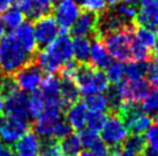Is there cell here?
<instances>
[{"mask_svg": "<svg viewBox=\"0 0 158 156\" xmlns=\"http://www.w3.org/2000/svg\"><path fill=\"white\" fill-rule=\"evenodd\" d=\"M40 156H64L60 149L59 143L56 140H45L42 143Z\"/></svg>", "mask_w": 158, "mask_h": 156, "instance_id": "37", "label": "cell"}, {"mask_svg": "<svg viewBox=\"0 0 158 156\" xmlns=\"http://www.w3.org/2000/svg\"><path fill=\"white\" fill-rule=\"evenodd\" d=\"M80 90L74 79L72 78H60V98L65 107L79 102Z\"/></svg>", "mask_w": 158, "mask_h": 156, "instance_id": "21", "label": "cell"}, {"mask_svg": "<svg viewBox=\"0 0 158 156\" xmlns=\"http://www.w3.org/2000/svg\"><path fill=\"white\" fill-rule=\"evenodd\" d=\"M115 12V13L118 14L120 18L125 20V21L127 22V23H134L136 18V15H137V9H136L135 6H133V5H129V4H118L115 7L112 8Z\"/></svg>", "mask_w": 158, "mask_h": 156, "instance_id": "31", "label": "cell"}, {"mask_svg": "<svg viewBox=\"0 0 158 156\" xmlns=\"http://www.w3.org/2000/svg\"><path fill=\"white\" fill-rule=\"evenodd\" d=\"M132 24H134V23H132ZM132 24L123 20L113 9L105 10L104 13L98 15V18H97L96 39H102L104 36L109 35V33L123 30Z\"/></svg>", "mask_w": 158, "mask_h": 156, "instance_id": "13", "label": "cell"}, {"mask_svg": "<svg viewBox=\"0 0 158 156\" xmlns=\"http://www.w3.org/2000/svg\"><path fill=\"white\" fill-rule=\"evenodd\" d=\"M14 80L19 90L26 93H34L40 88L43 80V70L35 62H29L14 75Z\"/></svg>", "mask_w": 158, "mask_h": 156, "instance_id": "8", "label": "cell"}, {"mask_svg": "<svg viewBox=\"0 0 158 156\" xmlns=\"http://www.w3.org/2000/svg\"><path fill=\"white\" fill-rule=\"evenodd\" d=\"M77 156H94V155H92L91 152H90V150H88V149H82Z\"/></svg>", "mask_w": 158, "mask_h": 156, "instance_id": "49", "label": "cell"}, {"mask_svg": "<svg viewBox=\"0 0 158 156\" xmlns=\"http://www.w3.org/2000/svg\"><path fill=\"white\" fill-rule=\"evenodd\" d=\"M5 32H6V28L4 26L2 22H1V20H0V40L5 37Z\"/></svg>", "mask_w": 158, "mask_h": 156, "instance_id": "48", "label": "cell"}, {"mask_svg": "<svg viewBox=\"0 0 158 156\" xmlns=\"http://www.w3.org/2000/svg\"><path fill=\"white\" fill-rule=\"evenodd\" d=\"M155 118H156V122H157V124H158V111H157V114L155 115Z\"/></svg>", "mask_w": 158, "mask_h": 156, "instance_id": "53", "label": "cell"}, {"mask_svg": "<svg viewBox=\"0 0 158 156\" xmlns=\"http://www.w3.org/2000/svg\"><path fill=\"white\" fill-rule=\"evenodd\" d=\"M13 37L18 44L26 51L31 57L35 55L37 52V41L35 37V30H34V24L30 21H24L20 26H18L15 30L12 32Z\"/></svg>", "mask_w": 158, "mask_h": 156, "instance_id": "15", "label": "cell"}, {"mask_svg": "<svg viewBox=\"0 0 158 156\" xmlns=\"http://www.w3.org/2000/svg\"><path fill=\"white\" fill-rule=\"evenodd\" d=\"M4 110L6 115L29 119V96L28 93L16 90L4 98Z\"/></svg>", "mask_w": 158, "mask_h": 156, "instance_id": "12", "label": "cell"}, {"mask_svg": "<svg viewBox=\"0 0 158 156\" xmlns=\"http://www.w3.org/2000/svg\"><path fill=\"white\" fill-rule=\"evenodd\" d=\"M14 0H0V13H2L4 10L10 7L13 5Z\"/></svg>", "mask_w": 158, "mask_h": 156, "instance_id": "44", "label": "cell"}, {"mask_svg": "<svg viewBox=\"0 0 158 156\" xmlns=\"http://www.w3.org/2000/svg\"><path fill=\"white\" fill-rule=\"evenodd\" d=\"M83 102L85 103L89 111L105 113L106 110H109L106 96L103 94H92V96H84Z\"/></svg>", "mask_w": 158, "mask_h": 156, "instance_id": "27", "label": "cell"}, {"mask_svg": "<svg viewBox=\"0 0 158 156\" xmlns=\"http://www.w3.org/2000/svg\"><path fill=\"white\" fill-rule=\"evenodd\" d=\"M133 38L137 40L139 43H141L142 45L147 46L148 48H152L154 47L156 36H155L154 31L149 30L147 28H143V26L136 25L134 33H133Z\"/></svg>", "mask_w": 158, "mask_h": 156, "instance_id": "28", "label": "cell"}, {"mask_svg": "<svg viewBox=\"0 0 158 156\" xmlns=\"http://www.w3.org/2000/svg\"><path fill=\"white\" fill-rule=\"evenodd\" d=\"M85 149L90 150L94 156H110V147H109L101 138H98L97 140H95V141H94L88 148H85Z\"/></svg>", "mask_w": 158, "mask_h": 156, "instance_id": "38", "label": "cell"}, {"mask_svg": "<svg viewBox=\"0 0 158 156\" xmlns=\"http://www.w3.org/2000/svg\"><path fill=\"white\" fill-rule=\"evenodd\" d=\"M29 131V121L10 115L0 116V141L12 146Z\"/></svg>", "mask_w": 158, "mask_h": 156, "instance_id": "7", "label": "cell"}, {"mask_svg": "<svg viewBox=\"0 0 158 156\" xmlns=\"http://www.w3.org/2000/svg\"><path fill=\"white\" fill-rule=\"evenodd\" d=\"M144 139L145 143L148 145V147L158 152V124L151 125L147 130Z\"/></svg>", "mask_w": 158, "mask_h": 156, "instance_id": "39", "label": "cell"}, {"mask_svg": "<svg viewBox=\"0 0 158 156\" xmlns=\"http://www.w3.org/2000/svg\"><path fill=\"white\" fill-rule=\"evenodd\" d=\"M134 30H135V24H132L123 30L109 33L101 39V40L104 39V45L111 57L120 62H126L132 59V43Z\"/></svg>", "mask_w": 158, "mask_h": 156, "instance_id": "4", "label": "cell"}, {"mask_svg": "<svg viewBox=\"0 0 158 156\" xmlns=\"http://www.w3.org/2000/svg\"><path fill=\"white\" fill-rule=\"evenodd\" d=\"M106 69H107V72H106L107 79L109 82L113 83L114 85H117L123 79H125V64L123 62L120 61L111 62V64Z\"/></svg>", "mask_w": 158, "mask_h": 156, "instance_id": "30", "label": "cell"}, {"mask_svg": "<svg viewBox=\"0 0 158 156\" xmlns=\"http://www.w3.org/2000/svg\"><path fill=\"white\" fill-rule=\"evenodd\" d=\"M154 49H155V53H156V55L158 57V35L155 39V44H154Z\"/></svg>", "mask_w": 158, "mask_h": 156, "instance_id": "50", "label": "cell"}, {"mask_svg": "<svg viewBox=\"0 0 158 156\" xmlns=\"http://www.w3.org/2000/svg\"><path fill=\"white\" fill-rule=\"evenodd\" d=\"M118 115L123 119L128 132L133 135H142L151 126L152 119L150 115L145 114L139 103L125 102L118 111Z\"/></svg>", "mask_w": 158, "mask_h": 156, "instance_id": "5", "label": "cell"}, {"mask_svg": "<svg viewBox=\"0 0 158 156\" xmlns=\"http://www.w3.org/2000/svg\"><path fill=\"white\" fill-rule=\"evenodd\" d=\"M18 90V86H16V83L14 80V78L12 76H5V77H1V80H0V93L1 96H6L13 93L14 91Z\"/></svg>", "mask_w": 158, "mask_h": 156, "instance_id": "40", "label": "cell"}, {"mask_svg": "<svg viewBox=\"0 0 158 156\" xmlns=\"http://www.w3.org/2000/svg\"><path fill=\"white\" fill-rule=\"evenodd\" d=\"M30 54L23 49L13 35H5L0 40V72L6 76L15 75L19 70L31 62Z\"/></svg>", "mask_w": 158, "mask_h": 156, "instance_id": "2", "label": "cell"}, {"mask_svg": "<svg viewBox=\"0 0 158 156\" xmlns=\"http://www.w3.org/2000/svg\"><path fill=\"white\" fill-rule=\"evenodd\" d=\"M59 146H60L62 155L65 156H77L82 150V143H81L80 137L79 135H75V133H70L69 135L62 138Z\"/></svg>", "mask_w": 158, "mask_h": 156, "instance_id": "26", "label": "cell"}, {"mask_svg": "<svg viewBox=\"0 0 158 156\" xmlns=\"http://www.w3.org/2000/svg\"><path fill=\"white\" fill-rule=\"evenodd\" d=\"M4 111V96L0 93V114Z\"/></svg>", "mask_w": 158, "mask_h": 156, "instance_id": "51", "label": "cell"}, {"mask_svg": "<svg viewBox=\"0 0 158 156\" xmlns=\"http://www.w3.org/2000/svg\"><path fill=\"white\" fill-rule=\"evenodd\" d=\"M128 138V130L118 114L110 113L101 130V139L109 146H123Z\"/></svg>", "mask_w": 158, "mask_h": 156, "instance_id": "6", "label": "cell"}, {"mask_svg": "<svg viewBox=\"0 0 158 156\" xmlns=\"http://www.w3.org/2000/svg\"><path fill=\"white\" fill-rule=\"evenodd\" d=\"M98 15L90 12L83 10L80 14L76 22L70 28V35L74 38L81 37V38H88L92 37L96 39V25Z\"/></svg>", "mask_w": 158, "mask_h": 156, "instance_id": "14", "label": "cell"}, {"mask_svg": "<svg viewBox=\"0 0 158 156\" xmlns=\"http://www.w3.org/2000/svg\"><path fill=\"white\" fill-rule=\"evenodd\" d=\"M104 1H105L106 6H109L110 8H113V7H115L119 4L120 0H104Z\"/></svg>", "mask_w": 158, "mask_h": 156, "instance_id": "46", "label": "cell"}, {"mask_svg": "<svg viewBox=\"0 0 158 156\" xmlns=\"http://www.w3.org/2000/svg\"><path fill=\"white\" fill-rule=\"evenodd\" d=\"M125 4H129V5H133V6H135V5H139V4H142L144 0H123Z\"/></svg>", "mask_w": 158, "mask_h": 156, "instance_id": "47", "label": "cell"}, {"mask_svg": "<svg viewBox=\"0 0 158 156\" xmlns=\"http://www.w3.org/2000/svg\"><path fill=\"white\" fill-rule=\"evenodd\" d=\"M34 30H35L37 45L43 48L48 46L60 35V28L53 16H50V15L36 20L34 24Z\"/></svg>", "mask_w": 158, "mask_h": 156, "instance_id": "10", "label": "cell"}, {"mask_svg": "<svg viewBox=\"0 0 158 156\" xmlns=\"http://www.w3.org/2000/svg\"><path fill=\"white\" fill-rule=\"evenodd\" d=\"M72 61V39L65 31H62L56 40L43 48L36 57V63L40 65L43 72L45 71L48 75L60 72V70Z\"/></svg>", "mask_w": 158, "mask_h": 156, "instance_id": "1", "label": "cell"}, {"mask_svg": "<svg viewBox=\"0 0 158 156\" xmlns=\"http://www.w3.org/2000/svg\"><path fill=\"white\" fill-rule=\"evenodd\" d=\"M107 115L105 113H98V111H88V116H87V129L95 132L102 130V127L104 125L106 121Z\"/></svg>", "mask_w": 158, "mask_h": 156, "instance_id": "33", "label": "cell"}, {"mask_svg": "<svg viewBox=\"0 0 158 156\" xmlns=\"http://www.w3.org/2000/svg\"><path fill=\"white\" fill-rule=\"evenodd\" d=\"M24 18L26 15L23 14V12L19 8L18 6H10L8 8L2 12L1 15V22L6 29L14 31L18 26H20L24 22Z\"/></svg>", "mask_w": 158, "mask_h": 156, "instance_id": "23", "label": "cell"}, {"mask_svg": "<svg viewBox=\"0 0 158 156\" xmlns=\"http://www.w3.org/2000/svg\"><path fill=\"white\" fill-rule=\"evenodd\" d=\"M80 8L85 12H90L96 15H101L106 10V4L104 0H76Z\"/></svg>", "mask_w": 158, "mask_h": 156, "instance_id": "32", "label": "cell"}, {"mask_svg": "<svg viewBox=\"0 0 158 156\" xmlns=\"http://www.w3.org/2000/svg\"><path fill=\"white\" fill-rule=\"evenodd\" d=\"M149 62L148 61H135L125 64V79L137 80L143 79L148 74Z\"/></svg>", "mask_w": 158, "mask_h": 156, "instance_id": "25", "label": "cell"}, {"mask_svg": "<svg viewBox=\"0 0 158 156\" xmlns=\"http://www.w3.org/2000/svg\"><path fill=\"white\" fill-rule=\"evenodd\" d=\"M90 40L88 38H81L76 37L72 40V49H73V59L82 64V63H89V57H90Z\"/></svg>", "mask_w": 158, "mask_h": 156, "instance_id": "24", "label": "cell"}, {"mask_svg": "<svg viewBox=\"0 0 158 156\" xmlns=\"http://www.w3.org/2000/svg\"><path fill=\"white\" fill-rule=\"evenodd\" d=\"M148 80L154 88H158V57L149 62V69H148Z\"/></svg>", "mask_w": 158, "mask_h": 156, "instance_id": "41", "label": "cell"}, {"mask_svg": "<svg viewBox=\"0 0 158 156\" xmlns=\"http://www.w3.org/2000/svg\"><path fill=\"white\" fill-rule=\"evenodd\" d=\"M142 6L145 8L158 9V0H144L142 2Z\"/></svg>", "mask_w": 158, "mask_h": 156, "instance_id": "43", "label": "cell"}, {"mask_svg": "<svg viewBox=\"0 0 158 156\" xmlns=\"http://www.w3.org/2000/svg\"><path fill=\"white\" fill-rule=\"evenodd\" d=\"M16 6L30 20H38L50 14L53 7L52 0H16Z\"/></svg>", "mask_w": 158, "mask_h": 156, "instance_id": "17", "label": "cell"}, {"mask_svg": "<svg viewBox=\"0 0 158 156\" xmlns=\"http://www.w3.org/2000/svg\"><path fill=\"white\" fill-rule=\"evenodd\" d=\"M0 80H1V72H0Z\"/></svg>", "mask_w": 158, "mask_h": 156, "instance_id": "54", "label": "cell"}, {"mask_svg": "<svg viewBox=\"0 0 158 156\" xmlns=\"http://www.w3.org/2000/svg\"><path fill=\"white\" fill-rule=\"evenodd\" d=\"M37 91L40 92V96L43 98L44 106L62 103L61 98H60V78L57 76L48 75L46 77L43 78L42 84Z\"/></svg>", "mask_w": 158, "mask_h": 156, "instance_id": "18", "label": "cell"}, {"mask_svg": "<svg viewBox=\"0 0 158 156\" xmlns=\"http://www.w3.org/2000/svg\"><path fill=\"white\" fill-rule=\"evenodd\" d=\"M132 57H134L136 61H148L149 62V60L151 59V48H148L147 46L142 45L133 38Z\"/></svg>", "mask_w": 158, "mask_h": 156, "instance_id": "36", "label": "cell"}, {"mask_svg": "<svg viewBox=\"0 0 158 156\" xmlns=\"http://www.w3.org/2000/svg\"><path fill=\"white\" fill-rule=\"evenodd\" d=\"M112 62L110 53L107 52L105 45L101 39H94L90 45V57H89V64L94 68L103 70L107 68Z\"/></svg>", "mask_w": 158, "mask_h": 156, "instance_id": "19", "label": "cell"}, {"mask_svg": "<svg viewBox=\"0 0 158 156\" xmlns=\"http://www.w3.org/2000/svg\"><path fill=\"white\" fill-rule=\"evenodd\" d=\"M118 93L123 99V103H139L144 99L150 91V84L144 78L137 80L123 79L117 85H114Z\"/></svg>", "mask_w": 158, "mask_h": 156, "instance_id": "9", "label": "cell"}, {"mask_svg": "<svg viewBox=\"0 0 158 156\" xmlns=\"http://www.w3.org/2000/svg\"><path fill=\"white\" fill-rule=\"evenodd\" d=\"M134 24L151 31H158V9H150L141 6L140 10H137Z\"/></svg>", "mask_w": 158, "mask_h": 156, "instance_id": "22", "label": "cell"}, {"mask_svg": "<svg viewBox=\"0 0 158 156\" xmlns=\"http://www.w3.org/2000/svg\"><path fill=\"white\" fill-rule=\"evenodd\" d=\"M44 109V101L43 98L40 96V92L36 91L31 93L29 96V114L30 117L32 118H37L40 116V114L43 111Z\"/></svg>", "mask_w": 158, "mask_h": 156, "instance_id": "35", "label": "cell"}, {"mask_svg": "<svg viewBox=\"0 0 158 156\" xmlns=\"http://www.w3.org/2000/svg\"><path fill=\"white\" fill-rule=\"evenodd\" d=\"M73 79L79 87L80 93L84 96L103 94L107 91L110 84L103 70L96 69L89 63H77Z\"/></svg>", "mask_w": 158, "mask_h": 156, "instance_id": "3", "label": "cell"}, {"mask_svg": "<svg viewBox=\"0 0 158 156\" xmlns=\"http://www.w3.org/2000/svg\"><path fill=\"white\" fill-rule=\"evenodd\" d=\"M141 108L148 115H156L158 111V88L149 91L142 101Z\"/></svg>", "mask_w": 158, "mask_h": 156, "instance_id": "29", "label": "cell"}, {"mask_svg": "<svg viewBox=\"0 0 158 156\" xmlns=\"http://www.w3.org/2000/svg\"><path fill=\"white\" fill-rule=\"evenodd\" d=\"M88 108L84 102H76L68 107L66 113V122L69 124L72 130L81 131L87 124Z\"/></svg>", "mask_w": 158, "mask_h": 156, "instance_id": "20", "label": "cell"}, {"mask_svg": "<svg viewBox=\"0 0 158 156\" xmlns=\"http://www.w3.org/2000/svg\"><path fill=\"white\" fill-rule=\"evenodd\" d=\"M0 156H16L13 148L9 145H6L2 141H0Z\"/></svg>", "mask_w": 158, "mask_h": 156, "instance_id": "42", "label": "cell"}, {"mask_svg": "<svg viewBox=\"0 0 158 156\" xmlns=\"http://www.w3.org/2000/svg\"><path fill=\"white\" fill-rule=\"evenodd\" d=\"M42 139L32 131H28L13 145L16 156H40L42 149Z\"/></svg>", "mask_w": 158, "mask_h": 156, "instance_id": "16", "label": "cell"}, {"mask_svg": "<svg viewBox=\"0 0 158 156\" xmlns=\"http://www.w3.org/2000/svg\"><path fill=\"white\" fill-rule=\"evenodd\" d=\"M119 156H142L141 154H137L135 152H132V150H129V149H126V148H123L121 149V153H120V155Z\"/></svg>", "mask_w": 158, "mask_h": 156, "instance_id": "45", "label": "cell"}, {"mask_svg": "<svg viewBox=\"0 0 158 156\" xmlns=\"http://www.w3.org/2000/svg\"><path fill=\"white\" fill-rule=\"evenodd\" d=\"M123 145V148L142 155L145 149V139L142 135H133L132 137H128Z\"/></svg>", "mask_w": 158, "mask_h": 156, "instance_id": "34", "label": "cell"}, {"mask_svg": "<svg viewBox=\"0 0 158 156\" xmlns=\"http://www.w3.org/2000/svg\"><path fill=\"white\" fill-rule=\"evenodd\" d=\"M81 14L76 0H64L57 4L53 10V18L62 31L70 29Z\"/></svg>", "mask_w": 158, "mask_h": 156, "instance_id": "11", "label": "cell"}, {"mask_svg": "<svg viewBox=\"0 0 158 156\" xmlns=\"http://www.w3.org/2000/svg\"><path fill=\"white\" fill-rule=\"evenodd\" d=\"M53 4H59V2H61V1H64V0H52Z\"/></svg>", "mask_w": 158, "mask_h": 156, "instance_id": "52", "label": "cell"}]
</instances>
